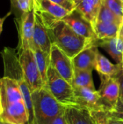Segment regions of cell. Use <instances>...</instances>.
<instances>
[{
  "instance_id": "8992f818",
  "label": "cell",
  "mask_w": 123,
  "mask_h": 124,
  "mask_svg": "<svg viewBox=\"0 0 123 124\" xmlns=\"http://www.w3.org/2000/svg\"><path fill=\"white\" fill-rule=\"evenodd\" d=\"M18 33V51L22 49H33L34 47L33 36L35 24V12L33 9L23 13L20 18L15 19Z\"/></svg>"
},
{
  "instance_id": "ba28073f",
  "label": "cell",
  "mask_w": 123,
  "mask_h": 124,
  "mask_svg": "<svg viewBox=\"0 0 123 124\" xmlns=\"http://www.w3.org/2000/svg\"><path fill=\"white\" fill-rule=\"evenodd\" d=\"M74 90L75 105L91 113L107 112L101 102L98 90L88 88H74Z\"/></svg>"
},
{
  "instance_id": "2e32d148",
  "label": "cell",
  "mask_w": 123,
  "mask_h": 124,
  "mask_svg": "<svg viewBox=\"0 0 123 124\" xmlns=\"http://www.w3.org/2000/svg\"><path fill=\"white\" fill-rule=\"evenodd\" d=\"M123 64L115 65L111 62L105 56L98 52L95 63L96 70L99 73L100 76L104 77H114L116 76L121 70Z\"/></svg>"
},
{
  "instance_id": "cb8c5ba5",
  "label": "cell",
  "mask_w": 123,
  "mask_h": 124,
  "mask_svg": "<svg viewBox=\"0 0 123 124\" xmlns=\"http://www.w3.org/2000/svg\"><path fill=\"white\" fill-rule=\"evenodd\" d=\"M123 20L120 18L117 15H116L112 10H110L103 2L100 7L96 22L101 23H114L121 24Z\"/></svg>"
},
{
  "instance_id": "30bf717a",
  "label": "cell",
  "mask_w": 123,
  "mask_h": 124,
  "mask_svg": "<svg viewBox=\"0 0 123 124\" xmlns=\"http://www.w3.org/2000/svg\"><path fill=\"white\" fill-rule=\"evenodd\" d=\"M1 55L4 63V76L15 80L17 83L24 81L23 71L16 49L5 47L1 52Z\"/></svg>"
},
{
  "instance_id": "8d00e7d4",
  "label": "cell",
  "mask_w": 123,
  "mask_h": 124,
  "mask_svg": "<svg viewBox=\"0 0 123 124\" xmlns=\"http://www.w3.org/2000/svg\"><path fill=\"white\" fill-rule=\"evenodd\" d=\"M120 1H123V0H120Z\"/></svg>"
},
{
  "instance_id": "3957f363",
  "label": "cell",
  "mask_w": 123,
  "mask_h": 124,
  "mask_svg": "<svg viewBox=\"0 0 123 124\" xmlns=\"http://www.w3.org/2000/svg\"><path fill=\"white\" fill-rule=\"evenodd\" d=\"M55 99L65 105H75V90L71 84L63 78L50 65L45 86Z\"/></svg>"
},
{
  "instance_id": "5bb4252c",
  "label": "cell",
  "mask_w": 123,
  "mask_h": 124,
  "mask_svg": "<svg viewBox=\"0 0 123 124\" xmlns=\"http://www.w3.org/2000/svg\"><path fill=\"white\" fill-rule=\"evenodd\" d=\"M98 52V47L93 42L90 44L72 59L74 69L93 70L95 68Z\"/></svg>"
},
{
  "instance_id": "9a60e30c",
  "label": "cell",
  "mask_w": 123,
  "mask_h": 124,
  "mask_svg": "<svg viewBox=\"0 0 123 124\" xmlns=\"http://www.w3.org/2000/svg\"><path fill=\"white\" fill-rule=\"evenodd\" d=\"M65 117L67 124H96L91 112L78 105H67Z\"/></svg>"
},
{
  "instance_id": "277c9868",
  "label": "cell",
  "mask_w": 123,
  "mask_h": 124,
  "mask_svg": "<svg viewBox=\"0 0 123 124\" xmlns=\"http://www.w3.org/2000/svg\"><path fill=\"white\" fill-rule=\"evenodd\" d=\"M18 54L24 78L30 91L33 92L43 87L44 84L33 50L30 49H22L18 51Z\"/></svg>"
},
{
  "instance_id": "e0dca14e",
  "label": "cell",
  "mask_w": 123,
  "mask_h": 124,
  "mask_svg": "<svg viewBox=\"0 0 123 124\" xmlns=\"http://www.w3.org/2000/svg\"><path fill=\"white\" fill-rule=\"evenodd\" d=\"M102 0H81L77 5L79 10L94 25L96 22L97 15L101 5Z\"/></svg>"
},
{
  "instance_id": "f546056e",
  "label": "cell",
  "mask_w": 123,
  "mask_h": 124,
  "mask_svg": "<svg viewBox=\"0 0 123 124\" xmlns=\"http://www.w3.org/2000/svg\"><path fill=\"white\" fill-rule=\"evenodd\" d=\"M119 80L120 83V97H119V102H123V64L122 69L120 72L116 76Z\"/></svg>"
},
{
  "instance_id": "83f0119b",
  "label": "cell",
  "mask_w": 123,
  "mask_h": 124,
  "mask_svg": "<svg viewBox=\"0 0 123 124\" xmlns=\"http://www.w3.org/2000/svg\"><path fill=\"white\" fill-rule=\"evenodd\" d=\"M116 37H117V49L122 54H123V19Z\"/></svg>"
},
{
  "instance_id": "4dcf8cb0",
  "label": "cell",
  "mask_w": 123,
  "mask_h": 124,
  "mask_svg": "<svg viewBox=\"0 0 123 124\" xmlns=\"http://www.w3.org/2000/svg\"><path fill=\"white\" fill-rule=\"evenodd\" d=\"M52 124H67L66 118L65 117V113L60 115L59 116H58L54 121Z\"/></svg>"
},
{
  "instance_id": "6da1fadb",
  "label": "cell",
  "mask_w": 123,
  "mask_h": 124,
  "mask_svg": "<svg viewBox=\"0 0 123 124\" xmlns=\"http://www.w3.org/2000/svg\"><path fill=\"white\" fill-rule=\"evenodd\" d=\"M46 28L51 44H56L71 59L93 42L78 35L62 20L56 19Z\"/></svg>"
},
{
  "instance_id": "9c48e42d",
  "label": "cell",
  "mask_w": 123,
  "mask_h": 124,
  "mask_svg": "<svg viewBox=\"0 0 123 124\" xmlns=\"http://www.w3.org/2000/svg\"><path fill=\"white\" fill-rule=\"evenodd\" d=\"M62 20L78 35L91 41L97 39L92 23L77 9L70 12Z\"/></svg>"
},
{
  "instance_id": "d6986e66",
  "label": "cell",
  "mask_w": 123,
  "mask_h": 124,
  "mask_svg": "<svg viewBox=\"0 0 123 124\" xmlns=\"http://www.w3.org/2000/svg\"><path fill=\"white\" fill-rule=\"evenodd\" d=\"M33 10H41L46 12L58 20H62L70 13L68 10H67L62 6L55 4L49 0H39L38 5L33 9Z\"/></svg>"
},
{
  "instance_id": "ac0fdd59",
  "label": "cell",
  "mask_w": 123,
  "mask_h": 124,
  "mask_svg": "<svg viewBox=\"0 0 123 124\" xmlns=\"http://www.w3.org/2000/svg\"><path fill=\"white\" fill-rule=\"evenodd\" d=\"M93 43L97 47L100 46L104 49L112 57V59L117 62V64H123V54L117 49L116 36L104 39H96Z\"/></svg>"
},
{
  "instance_id": "ffe728a7",
  "label": "cell",
  "mask_w": 123,
  "mask_h": 124,
  "mask_svg": "<svg viewBox=\"0 0 123 124\" xmlns=\"http://www.w3.org/2000/svg\"><path fill=\"white\" fill-rule=\"evenodd\" d=\"M93 26L97 39H104L117 36L120 24L114 23L96 22Z\"/></svg>"
},
{
  "instance_id": "d590c367",
  "label": "cell",
  "mask_w": 123,
  "mask_h": 124,
  "mask_svg": "<svg viewBox=\"0 0 123 124\" xmlns=\"http://www.w3.org/2000/svg\"><path fill=\"white\" fill-rule=\"evenodd\" d=\"M1 112V95H0V113Z\"/></svg>"
},
{
  "instance_id": "836d02e7",
  "label": "cell",
  "mask_w": 123,
  "mask_h": 124,
  "mask_svg": "<svg viewBox=\"0 0 123 124\" xmlns=\"http://www.w3.org/2000/svg\"><path fill=\"white\" fill-rule=\"evenodd\" d=\"M0 124H12L8 123V122H7V121H4V120H2V119H1V118H0Z\"/></svg>"
},
{
  "instance_id": "f1b7e54d",
  "label": "cell",
  "mask_w": 123,
  "mask_h": 124,
  "mask_svg": "<svg viewBox=\"0 0 123 124\" xmlns=\"http://www.w3.org/2000/svg\"><path fill=\"white\" fill-rule=\"evenodd\" d=\"M110 113L113 116L123 120V102H118L116 108L112 112H110Z\"/></svg>"
},
{
  "instance_id": "7402d4cb",
  "label": "cell",
  "mask_w": 123,
  "mask_h": 124,
  "mask_svg": "<svg viewBox=\"0 0 123 124\" xmlns=\"http://www.w3.org/2000/svg\"><path fill=\"white\" fill-rule=\"evenodd\" d=\"M33 52L45 86L47 81V71L50 65V54H48L40 49L36 47L33 49Z\"/></svg>"
},
{
  "instance_id": "d4e9b609",
  "label": "cell",
  "mask_w": 123,
  "mask_h": 124,
  "mask_svg": "<svg viewBox=\"0 0 123 124\" xmlns=\"http://www.w3.org/2000/svg\"><path fill=\"white\" fill-rule=\"evenodd\" d=\"M96 124H123V120L113 116L110 112L91 113Z\"/></svg>"
},
{
  "instance_id": "d6a6232c",
  "label": "cell",
  "mask_w": 123,
  "mask_h": 124,
  "mask_svg": "<svg viewBox=\"0 0 123 124\" xmlns=\"http://www.w3.org/2000/svg\"><path fill=\"white\" fill-rule=\"evenodd\" d=\"M31 1H32V3H33V8L34 9L38 5L39 0H31Z\"/></svg>"
},
{
  "instance_id": "74e56055",
  "label": "cell",
  "mask_w": 123,
  "mask_h": 124,
  "mask_svg": "<svg viewBox=\"0 0 123 124\" xmlns=\"http://www.w3.org/2000/svg\"><path fill=\"white\" fill-rule=\"evenodd\" d=\"M72 1H73V0H72Z\"/></svg>"
},
{
  "instance_id": "4fadbf2b",
  "label": "cell",
  "mask_w": 123,
  "mask_h": 124,
  "mask_svg": "<svg viewBox=\"0 0 123 124\" xmlns=\"http://www.w3.org/2000/svg\"><path fill=\"white\" fill-rule=\"evenodd\" d=\"M33 41L34 45L33 49L35 47L38 48L41 50H42L43 52L50 54V51L52 44L51 42L47 28L45 26L44 23H43L41 16L36 12H35V24H34Z\"/></svg>"
},
{
  "instance_id": "4316f807",
  "label": "cell",
  "mask_w": 123,
  "mask_h": 124,
  "mask_svg": "<svg viewBox=\"0 0 123 124\" xmlns=\"http://www.w3.org/2000/svg\"><path fill=\"white\" fill-rule=\"evenodd\" d=\"M49 1L62 6L65 9L68 10L70 12L76 9V5L72 0H49Z\"/></svg>"
},
{
  "instance_id": "7c38bea8",
  "label": "cell",
  "mask_w": 123,
  "mask_h": 124,
  "mask_svg": "<svg viewBox=\"0 0 123 124\" xmlns=\"http://www.w3.org/2000/svg\"><path fill=\"white\" fill-rule=\"evenodd\" d=\"M0 95L1 108L23 100L18 83L15 80L4 76L0 79Z\"/></svg>"
},
{
  "instance_id": "484cf974",
  "label": "cell",
  "mask_w": 123,
  "mask_h": 124,
  "mask_svg": "<svg viewBox=\"0 0 123 124\" xmlns=\"http://www.w3.org/2000/svg\"><path fill=\"white\" fill-rule=\"evenodd\" d=\"M102 2L116 15L123 19V2L120 0H102Z\"/></svg>"
},
{
  "instance_id": "52a82bcc",
  "label": "cell",
  "mask_w": 123,
  "mask_h": 124,
  "mask_svg": "<svg viewBox=\"0 0 123 124\" xmlns=\"http://www.w3.org/2000/svg\"><path fill=\"white\" fill-rule=\"evenodd\" d=\"M50 65L63 78L72 84L74 67L72 59L54 44H52L50 51Z\"/></svg>"
},
{
  "instance_id": "e575fe53",
  "label": "cell",
  "mask_w": 123,
  "mask_h": 124,
  "mask_svg": "<svg viewBox=\"0 0 123 124\" xmlns=\"http://www.w3.org/2000/svg\"><path fill=\"white\" fill-rule=\"evenodd\" d=\"M80 1H81V0H73V2L75 4V5H77V4H78Z\"/></svg>"
},
{
  "instance_id": "603a6c76",
  "label": "cell",
  "mask_w": 123,
  "mask_h": 124,
  "mask_svg": "<svg viewBox=\"0 0 123 124\" xmlns=\"http://www.w3.org/2000/svg\"><path fill=\"white\" fill-rule=\"evenodd\" d=\"M10 12L15 15V19L20 18L23 13L33 9L31 0H10Z\"/></svg>"
},
{
  "instance_id": "7a4b0ae2",
  "label": "cell",
  "mask_w": 123,
  "mask_h": 124,
  "mask_svg": "<svg viewBox=\"0 0 123 124\" xmlns=\"http://www.w3.org/2000/svg\"><path fill=\"white\" fill-rule=\"evenodd\" d=\"M32 101L33 124H52L58 116L65 113L67 107L58 102L46 86L32 92Z\"/></svg>"
},
{
  "instance_id": "5b68a950",
  "label": "cell",
  "mask_w": 123,
  "mask_h": 124,
  "mask_svg": "<svg viewBox=\"0 0 123 124\" xmlns=\"http://www.w3.org/2000/svg\"><path fill=\"white\" fill-rule=\"evenodd\" d=\"M101 77V85L98 90L101 102L107 112H112L119 102L120 83L117 76Z\"/></svg>"
},
{
  "instance_id": "1f68e13d",
  "label": "cell",
  "mask_w": 123,
  "mask_h": 124,
  "mask_svg": "<svg viewBox=\"0 0 123 124\" xmlns=\"http://www.w3.org/2000/svg\"><path fill=\"white\" fill-rule=\"evenodd\" d=\"M11 14V12H9L7 15H6L4 17H0V35H1V31H2V30H3V24H4V20H6V18L7 17V16L9 15H10Z\"/></svg>"
},
{
  "instance_id": "8fae6325",
  "label": "cell",
  "mask_w": 123,
  "mask_h": 124,
  "mask_svg": "<svg viewBox=\"0 0 123 124\" xmlns=\"http://www.w3.org/2000/svg\"><path fill=\"white\" fill-rule=\"evenodd\" d=\"M0 118L12 124H29V117L24 100H20L1 108Z\"/></svg>"
},
{
  "instance_id": "44dd1931",
  "label": "cell",
  "mask_w": 123,
  "mask_h": 124,
  "mask_svg": "<svg viewBox=\"0 0 123 124\" xmlns=\"http://www.w3.org/2000/svg\"><path fill=\"white\" fill-rule=\"evenodd\" d=\"M92 71L74 69V76L72 84L73 88H88L96 90L92 77Z\"/></svg>"
}]
</instances>
